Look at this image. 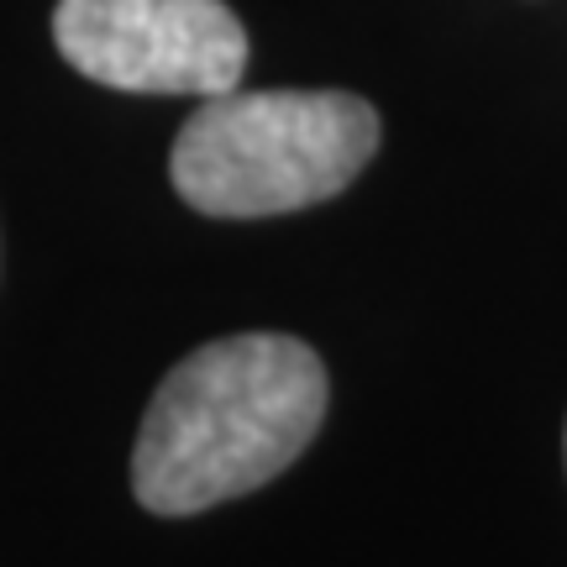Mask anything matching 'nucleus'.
Segmentation results:
<instances>
[{
    "instance_id": "f257e3e1",
    "label": "nucleus",
    "mask_w": 567,
    "mask_h": 567,
    "mask_svg": "<svg viewBox=\"0 0 567 567\" xmlns=\"http://www.w3.org/2000/svg\"><path fill=\"white\" fill-rule=\"evenodd\" d=\"M326 415V368L300 337L247 331L168 368L142 415L132 488L153 515H200L279 478Z\"/></svg>"
},
{
    "instance_id": "f03ea898",
    "label": "nucleus",
    "mask_w": 567,
    "mask_h": 567,
    "mask_svg": "<svg viewBox=\"0 0 567 567\" xmlns=\"http://www.w3.org/2000/svg\"><path fill=\"white\" fill-rule=\"evenodd\" d=\"M379 111L347 90H226L184 122L174 189L205 216H284L358 179Z\"/></svg>"
},
{
    "instance_id": "7ed1b4c3",
    "label": "nucleus",
    "mask_w": 567,
    "mask_h": 567,
    "mask_svg": "<svg viewBox=\"0 0 567 567\" xmlns=\"http://www.w3.org/2000/svg\"><path fill=\"white\" fill-rule=\"evenodd\" d=\"M53 42L84 80L137 95H226L247 69L221 0H59Z\"/></svg>"
}]
</instances>
